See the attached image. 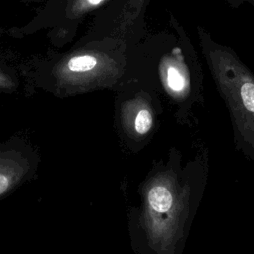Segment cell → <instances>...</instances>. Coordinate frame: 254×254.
Instances as JSON below:
<instances>
[{
    "label": "cell",
    "instance_id": "4",
    "mask_svg": "<svg viewBox=\"0 0 254 254\" xmlns=\"http://www.w3.org/2000/svg\"><path fill=\"white\" fill-rule=\"evenodd\" d=\"M150 0H123L121 11L118 15V31L123 35L142 23L145 10Z\"/></svg>",
    "mask_w": 254,
    "mask_h": 254
},
{
    "label": "cell",
    "instance_id": "8",
    "mask_svg": "<svg viewBox=\"0 0 254 254\" xmlns=\"http://www.w3.org/2000/svg\"><path fill=\"white\" fill-rule=\"evenodd\" d=\"M232 7H234V8H237V7H239L240 5H241V3H243V2H245V0H226Z\"/></svg>",
    "mask_w": 254,
    "mask_h": 254
},
{
    "label": "cell",
    "instance_id": "2",
    "mask_svg": "<svg viewBox=\"0 0 254 254\" xmlns=\"http://www.w3.org/2000/svg\"><path fill=\"white\" fill-rule=\"evenodd\" d=\"M159 74L167 92L175 98L185 97L190 87V77L182 51L178 48L162 57Z\"/></svg>",
    "mask_w": 254,
    "mask_h": 254
},
{
    "label": "cell",
    "instance_id": "1",
    "mask_svg": "<svg viewBox=\"0 0 254 254\" xmlns=\"http://www.w3.org/2000/svg\"><path fill=\"white\" fill-rule=\"evenodd\" d=\"M198 38L207 65L218 90L235 118L254 127V74L232 49L216 43L203 28Z\"/></svg>",
    "mask_w": 254,
    "mask_h": 254
},
{
    "label": "cell",
    "instance_id": "7",
    "mask_svg": "<svg viewBox=\"0 0 254 254\" xmlns=\"http://www.w3.org/2000/svg\"><path fill=\"white\" fill-rule=\"evenodd\" d=\"M11 85V80L5 74L0 72V87H8Z\"/></svg>",
    "mask_w": 254,
    "mask_h": 254
},
{
    "label": "cell",
    "instance_id": "6",
    "mask_svg": "<svg viewBox=\"0 0 254 254\" xmlns=\"http://www.w3.org/2000/svg\"><path fill=\"white\" fill-rule=\"evenodd\" d=\"M107 0H75L73 9L77 14H83L98 8Z\"/></svg>",
    "mask_w": 254,
    "mask_h": 254
},
{
    "label": "cell",
    "instance_id": "5",
    "mask_svg": "<svg viewBox=\"0 0 254 254\" xmlns=\"http://www.w3.org/2000/svg\"><path fill=\"white\" fill-rule=\"evenodd\" d=\"M23 165L13 157H0V196L16 185L23 175Z\"/></svg>",
    "mask_w": 254,
    "mask_h": 254
},
{
    "label": "cell",
    "instance_id": "9",
    "mask_svg": "<svg viewBox=\"0 0 254 254\" xmlns=\"http://www.w3.org/2000/svg\"><path fill=\"white\" fill-rule=\"evenodd\" d=\"M245 1H247V2H249V3H251V4L254 5V0H245Z\"/></svg>",
    "mask_w": 254,
    "mask_h": 254
},
{
    "label": "cell",
    "instance_id": "3",
    "mask_svg": "<svg viewBox=\"0 0 254 254\" xmlns=\"http://www.w3.org/2000/svg\"><path fill=\"white\" fill-rule=\"evenodd\" d=\"M124 111L129 119H132V126L139 135L147 134L153 126V112L144 96H137L128 101Z\"/></svg>",
    "mask_w": 254,
    "mask_h": 254
}]
</instances>
